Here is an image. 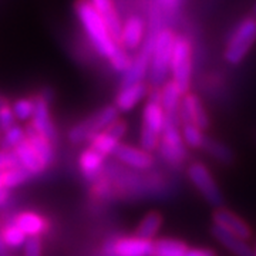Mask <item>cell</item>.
Returning a JSON list of instances; mask_svg holds the SVG:
<instances>
[{"mask_svg":"<svg viewBox=\"0 0 256 256\" xmlns=\"http://www.w3.org/2000/svg\"><path fill=\"white\" fill-rule=\"evenodd\" d=\"M74 10L94 52L100 57L110 60L117 53L120 46L106 22L92 8L90 0H77Z\"/></svg>","mask_w":256,"mask_h":256,"instance_id":"cell-1","label":"cell"},{"mask_svg":"<svg viewBox=\"0 0 256 256\" xmlns=\"http://www.w3.org/2000/svg\"><path fill=\"white\" fill-rule=\"evenodd\" d=\"M166 122V114L160 104V88L150 90L144 108H142V126L140 144L148 152H156L160 146L161 134Z\"/></svg>","mask_w":256,"mask_h":256,"instance_id":"cell-2","label":"cell"},{"mask_svg":"<svg viewBox=\"0 0 256 256\" xmlns=\"http://www.w3.org/2000/svg\"><path fill=\"white\" fill-rule=\"evenodd\" d=\"M176 34L170 28H164L156 38L152 48L148 82L152 88H161L171 77V60Z\"/></svg>","mask_w":256,"mask_h":256,"instance_id":"cell-3","label":"cell"},{"mask_svg":"<svg viewBox=\"0 0 256 256\" xmlns=\"http://www.w3.org/2000/svg\"><path fill=\"white\" fill-rule=\"evenodd\" d=\"M120 120V112L112 106H106L100 110L94 111L92 114L87 116L82 121L76 122L73 127L68 130L67 138L74 146L88 144L92 137H96L98 132L108 128Z\"/></svg>","mask_w":256,"mask_h":256,"instance_id":"cell-4","label":"cell"},{"mask_svg":"<svg viewBox=\"0 0 256 256\" xmlns=\"http://www.w3.org/2000/svg\"><path fill=\"white\" fill-rule=\"evenodd\" d=\"M256 43V18L249 16L240 20L238 26L229 36L224 50L225 62L232 66H238L245 60L250 48Z\"/></svg>","mask_w":256,"mask_h":256,"instance_id":"cell-5","label":"cell"},{"mask_svg":"<svg viewBox=\"0 0 256 256\" xmlns=\"http://www.w3.org/2000/svg\"><path fill=\"white\" fill-rule=\"evenodd\" d=\"M186 151L188 148L184 144L181 134V121L166 118L156 152L168 165L180 166L186 160Z\"/></svg>","mask_w":256,"mask_h":256,"instance_id":"cell-6","label":"cell"},{"mask_svg":"<svg viewBox=\"0 0 256 256\" xmlns=\"http://www.w3.org/2000/svg\"><path fill=\"white\" fill-rule=\"evenodd\" d=\"M192 44L186 36H176L171 60V78L182 90L184 94L190 92L192 82Z\"/></svg>","mask_w":256,"mask_h":256,"instance_id":"cell-7","label":"cell"},{"mask_svg":"<svg viewBox=\"0 0 256 256\" xmlns=\"http://www.w3.org/2000/svg\"><path fill=\"white\" fill-rule=\"evenodd\" d=\"M186 176L190 182L195 186V190L201 194L202 198L210 205L215 206V210L222 206L224 194L206 165L201 161H194L186 168Z\"/></svg>","mask_w":256,"mask_h":256,"instance_id":"cell-8","label":"cell"},{"mask_svg":"<svg viewBox=\"0 0 256 256\" xmlns=\"http://www.w3.org/2000/svg\"><path fill=\"white\" fill-rule=\"evenodd\" d=\"M154 240L131 236H116L110 238L102 245L104 256H152Z\"/></svg>","mask_w":256,"mask_h":256,"instance_id":"cell-9","label":"cell"},{"mask_svg":"<svg viewBox=\"0 0 256 256\" xmlns=\"http://www.w3.org/2000/svg\"><path fill=\"white\" fill-rule=\"evenodd\" d=\"M36 101V108L34 116L32 121L28 122V127H32L37 134L43 136L53 144H57L58 141V130L56 126L52 110H50V98L44 94H38L34 97Z\"/></svg>","mask_w":256,"mask_h":256,"instance_id":"cell-10","label":"cell"},{"mask_svg":"<svg viewBox=\"0 0 256 256\" xmlns=\"http://www.w3.org/2000/svg\"><path fill=\"white\" fill-rule=\"evenodd\" d=\"M126 132H127V122L122 120H117L110 127L98 132L96 137H92L87 146H92V150H96L101 156L107 158L108 156H112L117 146L122 142V137L126 136Z\"/></svg>","mask_w":256,"mask_h":256,"instance_id":"cell-11","label":"cell"},{"mask_svg":"<svg viewBox=\"0 0 256 256\" xmlns=\"http://www.w3.org/2000/svg\"><path fill=\"white\" fill-rule=\"evenodd\" d=\"M112 156L120 164L134 171H146L156 164V158L151 152L141 146H134L126 142H121Z\"/></svg>","mask_w":256,"mask_h":256,"instance_id":"cell-12","label":"cell"},{"mask_svg":"<svg viewBox=\"0 0 256 256\" xmlns=\"http://www.w3.org/2000/svg\"><path fill=\"white\" fill-rule=\"evenodd\" d=\"M212 222H214V226L224 229L238 238L245 239V240L252 238V228L249 226V224L228 208L220 206L214 210Z\"/></svg>","mask_w":256,"mask_h":256,"instance_id":"cell-13","label":"cell"},{"mask_svg":"<svg viewBox=\"0 0 256 256\" xmlns=\"http://www.w3.org/2000/svg\"><path fill=\"white\" fill-rule=\"evenodd\" d=\"M12 222L23 230L28 238H42L50 230V220L37 210H20L12 216Z\"/></svg>","mask_w":256,"mask_h":256,"instance_id":"cell-14","label":"cell"},{"mask_svg":"<svg viewBox=\"0 0 256 256\" xmlns=\"http://www.w3.org/2000/svg\"><path fill=\"white\" fill-rule=\"evenodd\" d=\"M180 120H181V124L190 122V124L202 128L204 131L210 127V116L205 110V106L198 94L186 92L184 96L181 110H180Z\"/></svg>","mask_w":256,"mask_h":256,"instance_id":"cell-15","label":"cell"},{"mask_svg":"<svg viewBox=\"0 0 256 256\" xmlns=\"http://www.w3.org/2000/svg\"><path fill=\"white\" fill-rule=\"evenodd\" d=\"M146 36V23L140 16L128 18L121 28L118 46L127 52L140 50Z\"/></svg>","mask_w":256,"mask_h":256,"instance_id":"cell-16","label":"cell"},{"mask_svg":"<svg viewBox=\"0 0 256 256\" xmlns=\"http://www.w3.org/2000/svg\"><path fill=\"white\" fill-rule=\"evenodd\" d=\"M151 87L146 82H136L130 86H122L114 98V107L121 112L132 111L142 100L148 98Z\"/></svg>","mask_w":256,"mask_h":256,"instance_id":"cell-17","label":"cell"},{"mask_svg":"<svg viewBox=\"0 0 256 256\" xmlns=\"http://www.w3.org/2000/svg\"><path fill=\"white\" fill-rule=\"evenodd\" d=\"M77 165L82 176L87 182L94 184L100 178L106 170V156L92 150V146L82 148L77 158Z\"/></svg>","mask_w":256,"mask_h":256,"instance_id":"cell-18","label":"cell"},{"mask_svg":"<svg viewBox=\"0 0 256 256\" xmlns=\"http://www.w3.org/2000/svg\"><path fill=\"white\" fill-rule=\"evenodd\" d=\"M182 90L175 84L172 80H168L164 86L160 88V104L166 114V118L180 120V110L184 98Z\"/></svg>","mask_w":256,"mask_h":256,"instance_id":"cell-19","label":"cell"},{"mask_svg":"<svg viewBox=\"0 0 256 256\" xmlns=\"http://www.w3.org/2000/svg\"><path fill=\"white\" fill-rule=\"evenodd\" d=\"M13 152L18 156V161L20 166L23 170H26L33 178L44 174L47 171L46 164L43 162V160L37 154L36 150L30 146V142H28V140H24Z\"/></svg>","mask_w":256,"mask_h":256,"instance_id":"cell-20","label":"cell"},{"mask_svg":"<svg viewBox=\"0 0 256 256\" xmlns=\"http://www.w3.org/2000/svg\"><path fill=\"white\" fill-rule=\"evenodd\" d=\"M212 235L234 256H254V246H250L249 242L245 239L238 238L214 225H212Z\"/></svg>","mask_w":256,"mask_h":256,"instance_id":"cell-21","label":"cell"},{"mask_svg":"<svg viewBox=\"0 0 256 256\" xmlns=\"http://www.w3.org/2000/svg\"><path fill=\"white\" fill-rule=\"evenodd\" d=\"M90 3L92 4V8L96 9V12L102 18V20L106 22V24L110 28L111 34L114 36V38L118 43L122 22H121L118 13H117V10L114 8L112 0H90Z\"/></svg>","mask_w":256,"mask_h":256,"instance_id":"cell-22","label":"cell"},{"mask_svg":"<svg viewBox=\"0 0 256 256\" xmlns=\"http://www.w3.org/2000/svg\"><path fill=\"white\" fill-rule=\"evenodd\" d=\"M26 140L30 142V146L36 150V152L43 160L47 168H50L56 161V144L48 141L43 136L37 134L32 127H26Z\"/></svg>","mask_w":256,"mask_h":256,"instance_id":"cell-23","label":"cell"},{"mask_svg":"<svg viewBox=\"0 0 256 256\" xmlns=\"http://www.w3.org/2000/svg\"><path fill=\"white\" fill-rule=\"evenodd\" d=\"M162 225H164V216L156 210H151L141 218L136 228V235L148 240H156Z\"/></svg>","mask_w":256,"mask_h":256,"instance_id":"cell-24","label":"cell"},{"mask_svg":"<svg viewBox=\"0 0 256 256\" xmlns=\"http://www.w3.org/2000/svg\"><path fill=\"white\" fill-rule=\"evenodd\" d=\"M188 249V244L181 239L160 238L154 240L152 256H185Z\"/></svg>","mask_w":256,"mask_h":256,"instance_id":"cell-25","label":"cell"},{"mask_svg":"<svg viewBox=\"0 0 256 256\" xmlns=\"http://www.w3.org/2000/svg\"><path fill=\"white\" fill-rule=\"evenodd\" d=\"M204 151L208 152V156L218 161L220 164H232L234 160H235V152L232 151V148L228 146L226 144H224L222 141H218L215 138H210L206 136V140H205V144H204Z\"/></svg>","mask_w":256,"mask_h":256,"instance_id":"cell-26","label":"cell"},{"mask_svg":"<svg viewBox=\"0 0 256 256\" xmlns=\"http://www.w3.org/2000/svg\"><path fill=\"white\" fill-rule=\"evenodd\" d=\"M28 236L23 234L22 229H18L12 220L6 222L0 228V240L3 245L9 250H16V249H23V246L28 242Z\"/></svg>","mask_w":256,"mask_h":256,"instance_id":"cell-27","label":"cell"},{"mask_svg":"<svg viewBox=\"0 0 256 256\" xmlns=\"http://www.w3.org/2000/svg\"><path fill=\"white\" fill-rule=\"evenodd\" d=\"M33 176L28 174L26 170H23L22 166L13 168L9 171L0 172V188L3 190H9L13 192L18 186H23L24 184H28Z\"/></svg>","mask_w":256,"mask_h":256,"instance_id":"cell-28","label":"cell"},{"mask_svg":"<svg viewBox=\"0 0 256 256\" xmlns=\"http://www.w3.org/2000/svg\"><path fill=\"white\" fill-rule=\"evenodd\" d=\"M181 134H182L184 144L190 150H202L206 136L204 130L190 122H182L181 124Z\"/></svg>","mask_w":256,"mask_h":256,"instance_id":"cell-29","label":"cell"},{"mask_svg":"<svg viewBox=\"0 0 256 256\" xmlns=\"http://www.w3.org/2000/svg\"><path fill=\"white\" fill-rule=\"evenodd\" d=\"M12 111L16 118V122H30L34 116L36 101L34 97H20L12 104Z\"/></svg>","mask_w":256,"mask_h":256,"instance_id":"cell-30","label":"cell"},{"mask_svg":"<svg viewBox=\"0 0 256 256\" xmlns=\"http://www.w3.org/2000/svg\"><path fill=\"white\" fill-rule=\"evenodd\" d=\"M26 140V128L20 124H14L13 127L2 132V150L14 151L23 141Z\"/></svg>","mask_w":256,"mask_h":256,"instance_id":"cell-31","label":"cell"},{"mask_svg":"<svg viewBox=\"0 0 256 256\" xmlns=\"http://www.w3.org/2000/svg\"><path fill=\"white\" fill-rule=\"evenodd\" d=\"M108 63H110L111 68H112L114 72H117V73H120L122 76V74L126 73L128 68L131 67L132 57L130 56V53H128L127 50H124V48L120 47L118 50H117V53L108 60Z\"/></svg>","mask_w":256,"mask_h":256,"instance_id":"cell-32","label":"cell"},{"mask_svg":"<svg viewBox=\"0 0 256 256\" xmlns=\"http://www.w3.org/2000/svg\"><path fill=\"white\" fill-rule=\"evenodd\" d=\"M14 124H18V122H16V118L13 116L12 106L6 101L3 106H0V132H4L6 130L13 127Z\"/></svg>","mask_w":256,"mask_h":256,"instance_id":"cell-33","label":"cell"},{"mask_svg":"<svg viewBox=\"0 0 256 256\" xmlns=\"http://www.w3.org/2000/svg\"><path fill=\"white\" fill-rule=\"evenodd\" d=\"M156 3L162 10L165 20H171V18H176L178 12L181 9L182 0H156Z\"/></svg>","mask_w":256,"mask_h":256,"instance_id":"cell-34","label":"cell"},{"mask_svg":"<svg viewBox=\"0 0 256 256\" xmlns=\"http://www.w3.org/2000/svg\"><path fill=\"white\" fill-rule=\"evenodd\" d=\"M20 164L18 161V156L13 151H6L0 148V172L9 171L13 168H18Z\"/></svg>","mask_w":256,"mask_h":256,"instance_id":"cell-35","label":"cell"},{"mask_svg":"<svg viewBox=\"0 0 256 256\" xmlns=\"http://www.w3.org/2000/svg\"><path fill=\"white\" fill-rule=\"evenodd\" d=\"M23 256H43V240L42 238H28L23 246Z\"/></svg>","mask_w":256,"mask_h":256,"instance_id":"cell-36","label":"cell"},{"mask_svg":"<svg viewBox=\"0 0 256 256\" xmlns=\"http://www.w3.org/2000/svg\"><path fill=\"white\" fill-rule=\"evenodd\" d=\"M185 256H216V254L210 248H190Z\"/></svg>","mask_w":256,"mask_h":256,"instance_id":"cell-37","label":"cell"},{"mask_svg":"<svg viewBox=\"0 0 256 256\" xmlns=\"http://www.w3.org/2000/svg\"><path fill=\"white\" fill-rule=\"evenodd\" d=\"M10 202H12V191L0 188V210L9 206Z\"/></svg>","mask_w":256,"mask_h":256,"instance_id":"cell-38","label":"cell"},{"mask_svg":"<svg viewBox=\"0 0 256 256\" xmlns=\"http://www.w3.org/2000/svg\"><path fill=\"white\" fill-rule=\"evenodd\" d=\"M0 256H10V250L3 245L2 240H0Z\"/></svg>","mask_w":256,"mask_h":256,"instance_id":"cell-39","label":"cell"},{"mask_svg":"<svg viewBox=\"0 0 256 256\" xmlns=\"http://www.w3.org/2000/svg\"><path fill=\"white\" fill-rule=\"evenodd\" d=\"M4 102H6V100H4V98H3V97H0V106H3V104H4Z\"/></svg>","mask_w":256,"mask_h":256,"instance_id":"cell-40","label":"cell"},{"mask_svg":"<svg viewBox=\"0 0 256 256\" xmlns=\"http://www.w3.org/2000/svg\"><path fill=\"white\" fill-rule=\"evenodd\" d=\"M254 16L256 18V3H255V6H254Z\"/></svg>","mask_w":256,"mask_h":256,"instance_id":"cell-41","label":"cell"},{"mask_svg":"<svg viewBox=\"0 0 256 256\" xmlns=\"http://www.w3.org/2000/svg\"><path fill=\"white\" fill-rule=\"evenodd\" d=\"M254 256H256V244L255 246H254Z\"/></svg>","mask_w":256,"mask_h":256,"instance_id":"cell-42","label":"cell"},{"mask_svg":"<svg viewBox=\"0 0 256 256\" xmlns=\"http://www.w3.org/2000/svg\"><path fill=\"white\" fill-rule=\"evenodd\" d=\"M0 148H2V132H0Z\"/></svg>","mask_w":256,"mask_h":256,"instance_id":"cell-43","label":"cell"}]
</instances>
